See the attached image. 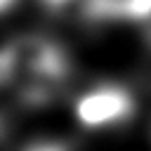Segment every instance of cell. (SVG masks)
I'll use <instances>...</instances> for the list:
<instances>
[{"label": "cell", "instance_id": "6da1fadb", "mask_svg": "<svg viewBox=\"0 0 151 151\" xmlns=\"http://www.w3.org/2000/svg\"><path fill=\"white\" fill-rule=\"evenodd\" d=\"M134 113V99L130 92L116 85L97 87L83 94L76 104V118L87 130H101L130 120Z\"/></svg>", "mask_w": 151, "mask_h": 151}, {"label": "cell", "instance_id": "7a4b0ae2", "mask_svg": "<svg viewBox=\"0 0 151 151\" xmlns=\"http://www.w3.org/2000/svg\"><path fill=\"white\" fill-rule=\"evenodd\" d=\"M2 132H5V125H2V120H0V137H2Z\"/></svg>", "mask_w": 151, "mask_h": 151}]
</instances>
